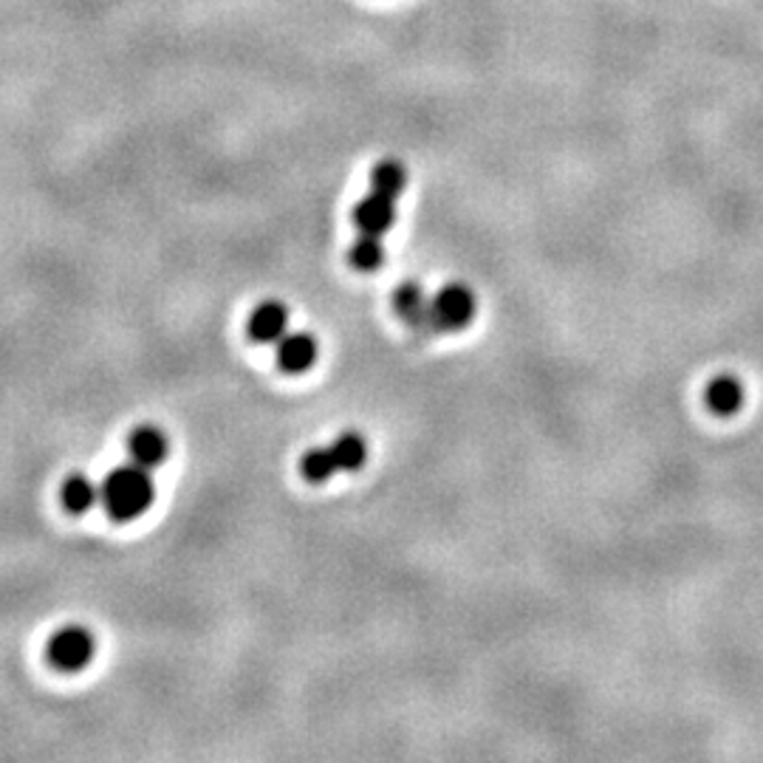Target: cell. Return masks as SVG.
I'll use <instances>...</instances> for the list:
<instances>
[{
	"instance_id": "4fadbf2b",
	"label": "cell",
	"mask_w": 763,
	"mask_h": 763,
	"mask_svg": "<svg viewBox=\"0 0 763 763\" xmlns=\"http://www.w3.org/2000/svg\"><path fill=\"white\" fill-rule=\"evenodd\" d=\"M404 185H408V171L399 162H390V159L376 164L374 173H371V187H374V192H382V196L396 198L404 190Z\"/></svg>"
},
{
	"instance_id": "ba28073f",
	"label": "cell",
	"mask_w": 763,
	"mask_h": 763,
	"mask_svg": "<svg viewBox=\"0 0 763 763\" xmlns=\"http://www.w3.org/2000/svg\"><path fill=\"white\" fill-rule=\"evenodd\" d=\"M704 402L716 416H732L743 408V385L729 374L716 376L704 390Z\"/></svg>"
},
{
	"instance_id": "8fae6325",
	"label": "cell",
	"mask_w": 763,
	"mask_h": 763,
	"mask_svg": "<svg viewBox=\"0 0 763 763\" xmlns=\"http://www.w3.org/2000/svg\"><path fill=\"white\" fill-rule=\"evenodd\" d=\"M351 263H354L360 272H376L385 260V246H382V235H371V232H362L360 238L354 240L351 253H348Z\"/></svg>"
},
{
	"instance_id": "7c38bea8",
	"label": "cell",
	"mask_w": 763,
	"mask_h": 763,
	"mask_svg": "<svg viewBox=\"0 0 763 763\" xmlns=\"http://www.w3.org/2000/svg\"><path fill=\"white\" fill-rule=\"evenodd\" d=\"M331 453H334L340 470L354 472L360 470L362 463H365V458H368V444H365V438H362L360 433H342V436L331 444Z\"/></svg>"
},
{
	"instance_id": "277c9868",
	"label": "cell",
	"mask_w": 763,
	"mask_h": 763,
	"mask_svg": "<svg viewBox=\"0 0 763 763\" xmlns=\"http://www.w3.org/2000/svg\"><path fill=\"white\" fill-rule=\"evenodd\" d=\"M394 308L416 334L430 337L442 331L436 322V314H433V301H427V294H424V289L419 283H402V286L396 289Z\"/></svg>"
},
{
	"instance_id": "30bf717a",
	"label": "cell",
	"mask_w": 763,
	"mask_h": 763,
	"mask_svg": "<svg viewBox=\"0 0 763 763\" xmlns=\"http://www.w3.org/2000/svg\"><path fill=\"white\" fill-rule=\"evenodd\" d=\"M96 497H103V490H96V484L89 476H71L66 484H62V504L66 509L82 515L96 504Z\"/></svg>"
},
{
	"instance_id": "9c48e42d",
	"label": "cell",
	"mask_w": 763,
	"mask_h": 763,
	"mask_svg": "<svg viewBox=\"0 0 763 763\" xmlns=\"http://www.w3.org/2000/svg\"><path fill=\"white\" fill-rule=\"evenodd\" d=\"M128 453L130 458H133V463L153 470V467H159V463L167 458V436L156 427H139L137 433L130 436Z\"/></svg>"
},
{
	"instance_id": "5b68a950",
	"label": "cell",
	"mask_w": 763,
	"mask_h": 763,
	"mask_svg": "<svg viewBox=\"0 0 763 763\" xmlns=\"http://www.w3.org/2000/svg\"><path fill=\"white\" fill-rule=\"evenodd\" d=\"M396 198L382 196V192H371L368 198H362L354 210V221L360 232H371V235H382L388 232L396 221Z\"/></svg>"
},
{
	"instance_id": "52a82bcc",
	"label": "cell",
	"mask_w": 763,
	"mask_h": 763,
	"mask_svg": "<svg viewBox=\"0 0 763 763\" xmlns=\"http://www.w3.org/2000/svg\"><path fill=\"white\" fill-rule=\"evenodd\" d=\"M289 314L286 306L278 301L260 303L258 308L249 317V337L258 342H278L280 337L286 334Z\"/></svg>"
},
{
	"instance_id": "7a4b0ae2",
	"label": "cell",
	"mask_w": 763,
	"mask_h": 763,
	"mask_svg": "<svg viewBox=\"0 0 763 763\" xmlns=\"http://www.w3.org/2000/svg\"><path fill=\"white\" fill-rule=\"evenodd\" d=\"M476 294L463 283H447L433 297V314H436V322L442 331H458V328L470 326L472 317H476Z\"/></svg>"
},
{
	"instance_id": "6da1fadb",
	"label": "cell",
	"mask_w": 763,
	"mask_h": 763,
	"mask_svg": "<svg viewBox=\"0 0 763 763\" xmlns=\"http://www.w3.org/2000/svg\"><path fill=\"white\" fill-rule=\"evenodd\" d=\"M153 478L148 467L128 463L110 472L103 484V504L114 520L139 518L148 506L153 504Z\"/></svg>"
},
{
	"instance_id": "8992f818",
	"label": "cell",
	"mask_w": 763,
	"mask_h": 763,
	"mask_svg": "<svg viewBox=\"0 0 763 763\" xmlns=\"http://www.w3.org/2000/svg\"><path fill=\"white\" fill-rule=\"evenodd\" d=\"M317 360V342L308 334H283L278 340V362L289 374H303Z\"/></svg>"
},
{
	"instance_id": "5bb4252c",
	"label": "cell",
	"mask_w": 763,
	"mask_h": 763,
	"mask_svg": "<svg viewBox=\"0 0 763 763\" xmlns=\"http://www.w3.org/2000/svg\"><path fill=\"white\" fill-rule=\"evenodd\" d=\"M301 470L308 481L320 484V481H328L334 472H340V467H337V458L334 453H331V447H317V450H308L306 456H303Z\"/></svg>"
},
{
	"instance_id": "3957f363",
	"label": "cell",
	"mask_w": 763,
	"mask_h": 763,
	"mask_svg": "<svg viewBox=\"0 0 763 763\" xmlns=\"http://www.w3.org/2000/svg\"><path fill=\"white\" fill-rule=\"evenodd\" d=\"M94 656V636L85 627H62L48 639V659L60 670L85 668Z\"/></svg>"
}]
</instances>
